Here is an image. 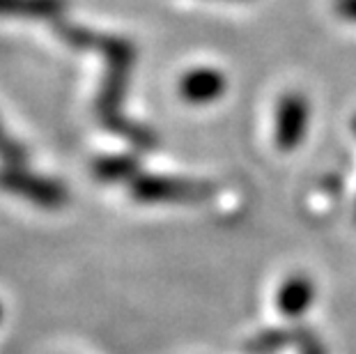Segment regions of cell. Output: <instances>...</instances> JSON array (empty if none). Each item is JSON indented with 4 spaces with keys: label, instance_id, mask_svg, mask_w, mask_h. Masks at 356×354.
I'll return each instance as SVG.
<instances>
[{
    "label": "cell",
    "instance_id": "obj_1",
    "mask_svg": "<svg viewBox=\"0 0 356 354\" xmlns=\"http://www.w3.org/2000/svg\"><path fill=\"white\" fill-rule=\"evenodd\" d=\"M58 33L65 42H70L72 47H99L104 51L106 60H108V74H106L104 92L99 99L102 118L113 127V129L124 131L127 136H131L136 143H138V138L127 129L124 120L118 118V104L124 95L129 70H131V65L136 60V49L131 47V42L118 40V37H92V33L74 28V26H58Z\"/></svg>",
    "mask_w": 356,
    "mask_h": 354
},
{
    "label": "cell",
    "instance_id": "obj_2",
    "mask_svg": "<svg viewBox=\"0 0 356 354\" xmlns=\"http://www.w3.org/2000/svg\"><path fill=\"white\" fill-rule=\"evenodd\" d=\"M0 191L19 195L44 209H60L67 202L65 186L56 179L28 172L24 166H3L0 168Z\"/></svg>",
    "mask_w": 356,
    "mask_h": 354
},
{
    "label": "cell",
    "instance_id": "obj_3",
    "mask_svg": "<svg viewBox=\"0 0 356 354\" xmlns=\"http://www.w3.org/2000/svg\"><path fill=\"white\" fill-rule=\"evenodd\" d=\"M131 193L140 202H200L211 193V186L175 177L140 175L131 179Z\"/></svg>",
    "mask_w": 356,
    "mask_h": 354
},
{
    "label": "cell",
    "instance_id": "obj_4",
    "mask_svg": "<svg viewBox=\"0 0 356 354\" xmlns=\"http://www.w3.org/2000/svg\"><path fill=\"white\" fill-rule=\"evenodd\" d=\"M310 120V106L308 99L299 92L285 95L278 102L276 111V145L283 152H292L301 145Z\"/></svg>",
    "mask_w": 356,
    "mask_h": 354
},
{
    "label": "cell",
    "instance_id": "obj_5",
    "mask_svg": "<svg viewBox=\"0 0 356 354\" xmlns=\"http://www.w3.org/2000/svg\"><path fill=\"white\" fill-rule=\"evenodd\" d=\"M225 90H228V79L214 67H195L179 81V95L195 106L218 102L225 95Z\"/></svg>",
    "mask_w": 356,
    "mask_h": 354
},
{
    "label": "cell",
    "instance_id": "obj_6",
    "mask_svg": "<svg viewBox=\"0 0 356 354\" xmlns=\"http://www.w3.org/2000/svg\"><path fill=\"white\" fill-rule=\"evenodd\" d=\"M276 301L283 315H287V318H299V315H304L310 308V304L315 301V285L308 276L294 274L280 285Z\"/></svg>",
    "mask_w": 356,
    "mask_h": 354
},
{
    "label": "cell",
    "instance_id": "obj_7",
    "mask_svg": "<svg viewBox=\"0 0 356 354\" xmlns=\"http://www.w3.org/2000/svg\"><path fill=\"white\" fill-rule=\"evenodd\" d=\"M67 10V0H0V19L53 21Z\"/></svg>",
    "mask_w": 356,
    "mask_h": 354
},
{
    "label": "cell",
    "instance_id": "obj_8",
    "mask_svg": "<svg viewBox=\"0 0 356 354\" xmlns=\"http://www.w3.org/2000/svg\"><path fill=\"white\" fill-rule=\"evenodd\" d=\"M136 168L138 163L131 156H106V159H97L95 175L104 182H127L136 177Z\"/></svg>",
    "mask_w": 356,
    "mask_h": 354
},
{
    "label": "cell",
    "instance_id": "obj_9",
    "mask_svg": "<svg viewBox=\"0 0 356 354\" xmlns=\"http://www.w3.org/2000/svg\"><path fill=\"white\" fill-rule=\"evenodd\" d=\"M26 150L19 145L12 136H7V131L0 124V159L5 166H24L26 163Z\"/></svg>",
    "mask_w": 356,
    "mask_h": 354
},
{
    "label": "cell",
    "instance_id": "obj_10",
    "mask_svg": "<svg viewBox=\"0 0 356 354\" xmlns=\"http://www.w3.org/2000/svg\"><path fill=\"white\" fill-rule=\"evenodd\" d=\"M336 12L340 19L356 24V0H336Z\"/></svg>",
    "mask_w": 356,
    "mask_h": 354
},
{
    "label": "cell",
    "instance_id": "obj_11",
    "mask_svg": "<svg viewBox=\"0 0 356 354\" xmlns=\"http://www.w3.org/2000/svg\"><path fill=\"white\" fill-rule=\"evenodd\" d=\"M0 320H3V304H0Z\"/></svg>",
    "mask_w": 356,
    "mask_h": 354
},
{
    "label": "cell",
    "instance_id": "obj_12",
    "mask_svg": "<svg viewBox=\"0 0 356 354\" xmlns=\"http://www.w3.org/2000/svg\"><path fill=\"white\" fill-rule=\"evenodd\" d=\"M352 127H354V134H356V118H354V122H352Z\"/></svg>",
    "mask_w": 356,
    "mask_h": 354
}]
</instances>
